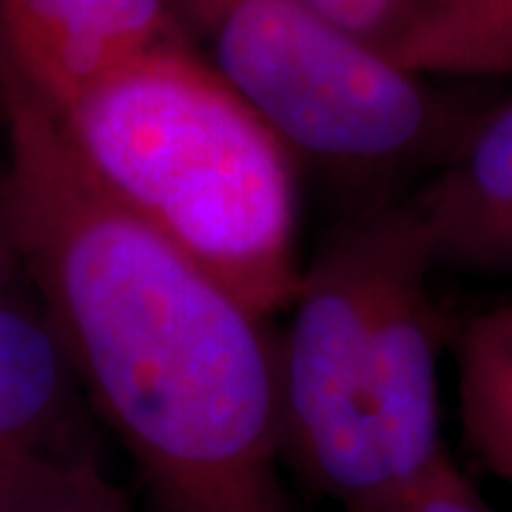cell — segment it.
<instances>
[{
  "label": "cell",
  "instance_id": "1",
  "mask_svg": "<svg viewBox=\"0 0 512 512\" xmlns=\"http://www.w3.org/2000/svg\"><path fill=\"white\" fill-rule=\"evenodd\" d=\"M3 180L26 279L163 512H293L262 313L106 194L0 55Z\"/></svg>",
  "mask_w": 512,
  "mask_h": 512
},
{
  "label": "cell",
  "instance_id": "2",
  "mask_svg": "<svg viewBox=\"0 0 512 512\" xmlns=\"http://www.w3.org/2000/svg\"><path fill=\"white\" fill-rule=\"evenodd\" d=\"M100 188L265 319L299 285L296 154L188 37L57 114Z\"/></svg>",
  "mask_w": 512,
  "mask_h": 512
},
{
  "label": "cell",
  "instance_id": "3",
  "mask_svg": "<svg viewBox=\"0 0 512 512\" xmlns=\"http://www.w3.org/2000/svg\"><path fill=\"white\" fill-rule=\"evenodd\" d=\"M208 63L296 157L390 171L444 140L424 77L311 0H174Z\"/></svg>",
  "mask_w": 512,
  "mask_h": 512
},
{
  "label": "cell",
  "instance_id": "4",
  "mask_svg": "<svg viewBox=\"0 0 512 512\" xmlns=\"http://www.w3.org/2000/svg\"><path fill=\"white\" fill-rule=\"evenodd\" d=\"M399 202L336 228L276 339L285 456L345 512H399L370 421V328Z\"/></svg>",
  "mask_w": 512,
  "mask_h": 512
},
{
  "label": "cell",
  "instance_id": "5",
  "mask_svg": "<svg viewBox=\"0 0 512 512\" xmlns=\"http://www.w3.org/2000/svg\"><path fill=\"white\" fill-rule=\"evenodd\" d=\"M436 265L404 200L384 259L370 328V421L396 510L410 512L453 461L441 433L444 316Z\"/></svg>",
  "mask_w": 512,
  "mask_h": 512
},
{
  "label": "cell",
  "instance_id": "6",
  "mask_svg": "<svg viewBox=\"0 0 512 512\" xmlns=\"http://www.w3.org/2000/svg\"><path fill=\"white\" fill-rule=\"evenodd\" d=\"M180 35L174 0H0V55L55 114Z\"/></svg>",
  "mask_w": 512,
  "mask_h": 512
},
{
  "label": "cell",
  "instance_id": "7",
  "mask_svg": "<svg viewBox=\"0 0 512 512\" xmlns=\"http://www.w3.org/2000/svg\"><path fill=\"white\" fill-rule=\"evenodd\" d=\"M404 205L436 271H512V97L464 128Z\"/></svg>",
  "mask_w": 512,
  "mask_h": 512
},
{
  "label": "cell",
  "instance_id": "8",
  "mask_svg": "<svg viewBox=\"0 0 512 512\" xmlns=\"http://www.w3.org/2000/svg\"><path fill=\"white\" fill-rule=\"evenodd\" d=\"M69 356L40 302L0 299V493L46 458L74 450L77 390Z\"/></svg>",
  "mask_w": 512,
  "mask_h": 512
},
{
  "label": "cell",
  "instance_id": "9",
  "mask_svg": "<svg viewBox=\"0 0 512 512\" xmlns=\"http://www.w3.org/2000/svg\"><path fill=\"white\" fill-rule=\"evenodd\" d=\"M384 52L416 77L512 74V0H424Z\"/></svg>",
  "mask_w": 512,
  "mask_h": 512
},
{
  "label": "cell",
  "instance_id": "10",
  "mask_svg": "<svg viewBox=\"0 0 512 512\" xmlns=\"http://www.w3.org/2000/svg\"><path fill=\"white\" fill-rule=\"evenodd\" d=\"M456 393L470 453L512 484V305L478 313L458 330Z\"/></svg>",
  "mask_w": 512,
  "mask_h": 512
},
{
  "label": "cell",
  "instance_id": "11",
  "mask_svg": "<svg viewBox=\"0 0 512 512\" xmlns=\"http://www.w3.org/2000/svg\"><path fill=\"white\" fill-rule=\"evenodd\" d=\"M0 512H131L83 447L46 458L0 493Z\"/></svg>",
  "mask_w": 512,
  "mask_h": 512
},
{
  "label": "cell",
  "instance_id": "12",
  "mask_svg": "<svg viewBox=\"0 0 512 512\" xmlns=\"http://www.w3.org/2000/svg\"><path fill=\"white\" fill-rule=\"evenodd\" d=\"M353 35L387 49L424 0H311Z\"/></svg>",
  "mask_w": 512,
  "mask_h": 512
},
{
  "label": "cell",
  "instance_id": "13",
  "mask_svg": "<svg viewBox=\"0 0 512 512\" xmlns=\"http://www.w3.org/2000/svg\"><path fill=\"white\" fill-rule=\"evenodd\" d=\"M410 512H495L476 487L473 481L464 476L450 461L439 476L430 481V487L416 498Z\"/></svg>",
  "mask_w": 512,
  "mask_h": 512
},
{
  "label": "cell",
  "instance_id": "14",
  "mask_svg": "<svg viewBox=\"0 0 512 512\" xmlns=\"http://www.w3.org/2000/svg\"><path fill=\"white\" fill-rule=\"evenodd\" d=\"M18 276H26V271H23V256H20L18 231H15L9 194H6L3 168H0V299L9 293H18L15 291Z\"/></svg>",
  "mask_w": 512,
  "mask_h": 512
}]
</instances>
